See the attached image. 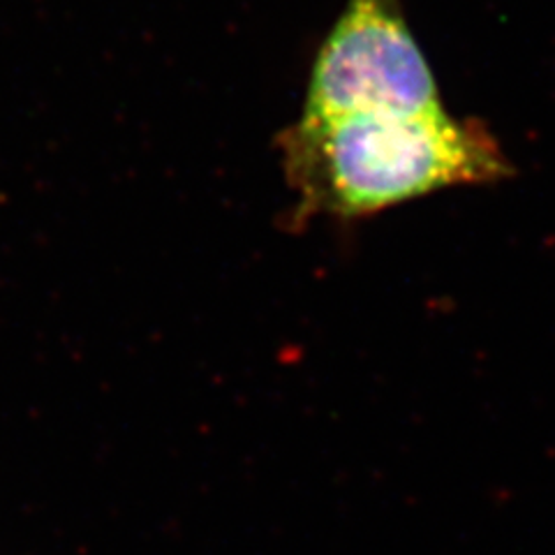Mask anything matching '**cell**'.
Instances as JSON below:
<instances>
[{"instance_id": "7a4b0ae2", "label": "cell", "mask_w": 555, "mask_h": 555, "mask_svg": "<svg viewBox=\"0 0 555 555\" xmlns=\"http://www.w3.org/2000/svg\"><path fill=\"white\" fill-rule=\"evenodd\" d=\"M444 107L398 0H347L310 69L301 116Z\"/></svg>"}, {"instance_id": "6da1fadb", "label": "cell", "mask_w": 555, "mask_h": 555, "mask_svg": "<svg viewBox=\"0 0 555 555\" xmlns=\"http://www.w3.org/2000/svg\"><path fill=\"white\" fill-rule=\"evenodd\" d=\"M283 167L301 220H359L456 185L505 179L495 139L447 107L299 116L281 134Z\"/></svg>"}]
</instances>
